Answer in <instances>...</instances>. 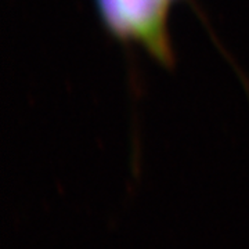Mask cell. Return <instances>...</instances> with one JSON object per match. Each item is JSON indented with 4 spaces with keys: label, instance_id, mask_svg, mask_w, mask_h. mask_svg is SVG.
Instances as JSON below:
<instances>
[{
    "label": "cell",
    "instance_id": "cell-1",
    "mask_svg": "<svg viewBox=\"0 0 249 249\" xmlns=\"http://www.w3.org/2000/svg\"><path fill=\"white\" fill-rule=\"evenodd\" d=\"M178 0H94L104 28L124 43L142 46L155 61L172 67L176 55L169 32L170 10Z\"/></svg>",
    "mask_w": 249,
    "mask_h": 249
}]
</instances>
